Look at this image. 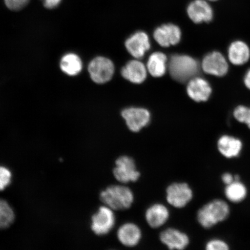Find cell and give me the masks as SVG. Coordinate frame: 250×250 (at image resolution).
<instances>
[{
    "mask_svg": "<svg viewBox=\"0 0 250 250\" xmlns=\"http://www.w3.org/2000/svg\"><path fill=\"white\" fill-rule=\"evenodd\" d=\"M230 214V206L226 201L214 199L199 209L197 219L203 228L209 229L227 220Z\"/></svg>",
    "mask_w": 250,
    "mask_h": 250,
    "instance_id": "obj_1",
    "label": "cell"
},
{
    "mask_svg": "<svg viewBox=\"0 0 250 250\" xmlns=\"http://www.w3.org/2000/svg\"><path fill=\"white\" fill-rule=\"evenodd\" d=\"M168 67L171 77L180 83L192 79L200 71L199 62L190 56L184 55L171 56Z\"/></svg>",
    "mask_w": 250,
    "mask_h": 250,
    "instance_id": "obj_2",
    "label": "cell"
},
{
    "mask_svg": "<svg viewBox=\"0 0 250 250\" xmlns=\"http://www.w3.org/2000/svg\"><path fill=\"white\" fill-rule=\"evenodd\" d=\"M102 202L112 210H122L129 208L134 201L133 193L129 188L123 186H111L100 195Z\"/></svg>",
    "mask_w": 250,
    "mask_h": 250,
    "instance_id": "obj_3",
    "label": "cell"
},
{
    "mask_svg": "<svg viewBox=\"0 0 250 250\" xmlns=\"http://www.w3.org/2000/svg\"><path fill=\"white\" fill-rule=\"evenodd\" d=\"M202 69L205 73L218 77H223L229 71V63L227 59L218 51L209 53L203 59Z\"/></svg>",
    "mask_w": 250,
    "mask_h": 250,
    "instance_id": "obj_4",
    "label": "cell"
},
{
    "mask_svg": "<svg viewBox=\"0 0 250 250\" xmlns=\"http://www.w3.org/2000/svg\"><path fill=\"white\" fill-rule=\"evenodd\" d=\"M88 70L94 82L104 83H107L113 76L114 65L107 58L97 57L90 62Z\"/></svg>",
    "mask_w": 250,
    "mask_h": 250,
    "instance_id": "obj_5",
    "label": "cell"
},
{
    "mask_svg": "<svg viewBox=\"0 0 250 250\" xmlns=\"http://www.w3.org/2000/svg\"><path fill=\"white\" fill-rule=\"evenodd\" d=\"M115 217L112 209L108 206H102L92 218L91 228L97 235L108 233L114 228Z\"/></svg>",
    "mask_w": 250,
    "mask_h": 250,
    "instance_id": "obj_6",
    "label": "cell"
},
{
    "mask_svg": "<svg viewBox=\"0 0 250 250\" xmlns=\"http://www.w3.org/2000/svg\"><path fill=\"white\" fill-rule=\"evenodd\" d=\"M113 173L115 179L123 183L135 182L140 175L133 159L126 156L117 159Z\"/></svg>",
    "mask_w": 250,
    "mask_h": 250,
    "instance_id": "obj_7",
    "label": "cell"
},
{
    "mask_svg": "<svg viewBox=\"0 0 250 250\" xmlns=\"http://www.w3.org/2000/svg\"><path fill=\"white\" fill-rule=\"evenodd\" d=\"M167 202L174 207L182 208L191 201L193 192L186 183H174L167 188Z\"/></svg>",
    "mask_w": 250,
    "mask_h": 250,
    "instance_id": "obj_8",
    "label": "cell"
},
{
    "mask_svg": "<svg viewBox=\"0 0 250 250\" xmlns=\"http://www.w3.org/2000/svg\"><path fill=\"white\" fill-rule=\"evenodd\" d=\"M122 116L126 121L128 127L133 132H139L149 123L150 113L142 108H128L122 112Z\"/></svg>",
    "mask_w": 250,
    "mask_h": 250,
    "instance_id": "obj_9",
    "label": "cell"
},
{
    "mask_svg": "<svg viewBox=\"0 0 250 250\" xmlns=\"http://www.w3.org/2000/svg\"><path fill=\"white\" fill-rule=\"evenodd\" d=\"M156 42L163 47L176 45L181 38V31L179 27L174 24H166L156 28L154 33Z\"/></svg>",
    "mask_w": 250,
    "mask_h": 250,
    "instance_id": "obj_10",
    "label": "cell"
},
{
    "mask_svg": "<svg viewBox=\"0 0 250 250\" xmlns=\"http://www.w3.org/2000/svg\"><path fill=\"white\" fill-rule=\"evenodd\" d=\"M129 54L136 59H142L151 48L149 37L144 31H137L125 42Z\"/></svg>",
    "mask_w": 250,
    "mask_h": 250,
    "instance_id": "obj_11",
    "label": "cell"
},
{
    "mask_svg": "<svg viewBox=\"0 0 250 250\" xmlns=\"http://www.w3.org/2000/svg\"><path fill=\"white\" fill-rule=\"evenodd\" d=\"M189 18L195 23L210 22L213 19V10L205 0H194L187 7Z\"/></svg>",
    "mask_w": 250,
    "mask_h": 250,
    "instance_id": "obj_12",
    "label": "cell"
},
{
    "mask_svg": "<svg viewBox=\"0 0 250 250\" xmlns=\"http://www.w3.org/2000/svg\"><path fill=\"white\" fill-rule=\"evenodd\" d=\"M187 90L190 98L196 102L208 101L212 93L211 87L208 81L198 77L189 81Z\"/></svg>",
    "mask_w": 250,
    "mask_h": 250,
    "instance_id": "obj_13",
    "label": "cell"
},
{
    "mask_svg": "<svg viewBox=\"0 0 250 250\" xmlns=\"http://www.w3.org/2000/svg\"><path fill=\"white\" fill-rule=\"evenodd\" d=\"M160 239L170 250H184L189 243V237L186 233L174 228L164 230L160 234Z\"/></svg>",
    "mask_w": 250,
    "mask_h": 250,
    "instance_id": "obj_14",
    "label": "cell"
},
{
    "mask_svg": "<svg viewBox=\"0 0 250 250\" xmlns=\"http://www.w3.org/2000/svg\"><path fill=\"white\" fill-rule=\"evenodd\" d=\"M218 151L227 159L238 158L241 154L243 145L241 140L237 137L223 135L217 142Z\"/></svg>",
    "mask_w": 250,
    "mask_h": 250,
    "instance_id": "obj_15",
    "label": "cell"
},
{
    "mask_svg": "<svg viewBox=\"0 0 250 250\" xmlns=\"http://www.w3.org/2000/svg\"><path fill=\"white\" fill-rule=\"evenodd\" d=\"M228 61L234 65H243L250 59V49L247 43L237 40L230 43L228 49Z\"/></svg>",
    "mask_w": 250,
    "mask_h": 250,
    "instance_id": "obj_16",
    "label": "cell"
},
{
    "mask_svg": "<svg viewBox=\"0 0 250 250\" xmlns=\"http://www.w3.org/2000/svg\"><path fill=\"white\" fill-rule=\"evenodd\" d=\"M117 237L123 245L126 247L136 246L142 238V231L137 225L133 223L124 224L119 228Z\"/></svg>",
    "mask_w": 250,
    "mask_h": 250,
    "instance_id": "obj_17",
    "label": "cell"
},
{
    "mask_svg": "<svg viewBox=\"0 0 250 250\" xmlns=\"http://www.w3.org/2000/svg\"><path fill=\"white\" fill-rule=\"evenodd\" d=\"M122 76L130 82L142 83L146 78L145 65L139 61H132L127 62L121 70Z\"/></svg>",
    "mask_w": 250,
    "mask_h": 250,
    "instance_id": "obj_18",
    "label": "cell"
},
{
    "mask_svg": "<svg viewBox=\"0 0 250 250\" xmlns=\"http://www.w3.org/2000/svg\"><path fill=\"white\" fill-rule=\"evenodd\" d=\"M169 217V211L166 206L160 203L153 205L146 210V219L149 226L158 228L163 226Z\"/></svg>",
    "mask_w": 250,
    "mask_h": 250,
    "instance_id": "obj_19",
    "label": "cell"
},
{
    "mask_svg": "<svg viewBox=\"0 0 250 250\" xmlns=\"http://www.w3.org/2000/svg\"><path fill=\"white\" fill-rule=\"evenodd\" d=\"M224 195L228 201L236 204L245 201L248 195V189L241 181L235 180L226 186Z\"/></svg>",
    "mask_w": 250,
    "mask_h": 250,
    "instance_id": "obj_20",
    "label": "cell"
},
{
    "mask_svg": "<svg viewBox=\"0 0 250 250\" xmlns=\"http://www.w3.org/2000/svg\"><path fill=\"white\" fill-rule=\"evenodd\" d=\"M167 59L163 53L156 52L150 55L147 62V69L150 74L154 77H161L167 69Z\"/></svg>",
    "mask_w": 250,
    "mask_h": 250,
    "instance_id": "obj_21",
    "label": "cell"
},
{
    "mask_svg": "<svg viewBox=\"0 0 250 250\" xmlns=\"http://www.w3.org/2000/svg\"><path fill=\"white\" fill-rule=\"evenodd\" d=\"M61 67L62 70L65 74L69 76H76L82 70V62L77 55L67 54L62 58Z\"/></svg>",
    "mask_w": 250,
    "mask_h": 250,
    "instance_id": "obj_22",
    "label": "cell"
},
{
    "mask_svg": "<svg viewBox=\"0 0 250 250\" xmlns=\"http://www.w3.org/2000/svg\"><path fill=\"white\" fill-rule=\"evenodd\" d=\"M15 213L10 205L4 199H0V229L11 226L15 220Z\"/></svg>",
    "mask_w": 250,
    "mask_h": 250,
    "instance_id": "obj_23",
    "label": "cell"
},
{
    "mask_svg": "<svg viewBox=\"0 0 250 250\" xmlns=\"http://www.w3.org/2000/svg\"><path fill=\"white\" fill-rule=\"evenodd\" d=\"M233 115L237 121L246 124L250 129V107L243 105H237L234 109Z\"/></svg>",
    "mask_w": 250,
    "mask_h": 250,
    "instance_id": "obj_24",
    "label": "cell"
},
{
    "mask_svg": "<svg viewBox=\"0 0 250 250\" xmlns=\"http://www.w3.org/2000/svg\"><path fill=\"white\" fill-rule=\"evenodd\" d=\"M205 250H230L229 244L223 239H212L206 244Z\"/></svg>",
    "mask_w": 250,
    "mask_h": 250,
    "instance_id": "obj_25",
    "label": "cell"
},
{
    "mask_svg": "<svg viewBox=\"0 0 250 250\" xmlns=\"http://www.w3.org/2000/svg\"><path fill=\"white\" fill-rule=\"evenodd\" d=\"M11 171L8 168L0 167V191L4 190L11 184Z\"/></svg>",
    "mask_w": 250,
    "mask_h": 250,
    "instance_id": "obj_26",
    "label": "cell"
},
{
    "mask_svg": "<svg viewBox=\"0 0 250 250\" xmlns=\"http://www.w3.org/2000/svg\"><path fill=\"white\" fill-rule=\"evenodd\" d=\"M30 0H4L5 4L12 11H20L27 5Z\"/></svg>",
    "mask_w": 250,
    "mask_h": 250,
    "instance_id": "obj_27",
    "label": "cell"
},
{
    "mask_svg": "<svg viewBox=\"0 0 250 250\" xmlns=\"http://www.w3.org/2000/svg\"><path fill=\"white\" fill-rule=\"evenodd\" d=\"M221 180L226 186L229 185V184L233 183L234 181H235L234 180V175L230 173H228V172L222 175Z\"/></svg>",
    "mask_w": 250,
    "mask_h": 250,
    "instance_id": "obj_28",
    "label": "cell"
},
{
    "mask_svg": "<svg viewBox=\"0 0 250 250\" xmlns=\"http://www.w3.org/2000/svg\"><path fill=\"white\" fill-rule=\"evenodd\" d=\"M44 7L48 9L54 8L60 4L62 0H43Z\"/></svg>",
    "mask_w": 250,
    "mask_h": 250,
    "instance_id": "obj_29",
    "label": "cell"
},
{
    "mask_svg": "<svg viewBox=\"0 0 250 250\" xmlns=\"http://www.w3.org/2000/svg\"><path fill=\"white\" fill-rule=\"evenodd\" d=\"M243 83L245 86L250 90V68L246 71L243 78Z\"/></svg>",
    "mask_w": 250,
    "mask_h": 250,
    "instance_id": "obj_30",
    "label": "cell"
},
{
    "mask_svg": "<svg viewBox=\"0 0 250 250\" xmlns=\"http://www.w3.org/2000/svg\"><path fill=\"white\" fill-rule=\"evenodd\" d=\"M208 1H217V0H208Z\"/></svg>",
    "mask_w": 250,
    "mask_h": 250,
    "instance_id": "obj_31",
    "label": "cell"
}]
</instances>
